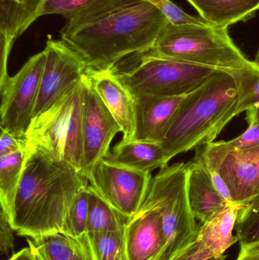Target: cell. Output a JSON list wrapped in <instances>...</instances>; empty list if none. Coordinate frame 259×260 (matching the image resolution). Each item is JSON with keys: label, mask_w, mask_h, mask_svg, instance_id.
Here are the masks:
<instances>
[{"label": "cell", "mask_w": 259, "mask_h": 260, "mask_svg": "<svg viewBox=\"0 0 259 260\" xmlns=\"http://www.w3.org/2000/svg\"><path fill=\"white\" fill-rule=\"evenodd\" d=\"M88 184V177L68 164L30 149L9 219L11 225L26 238L63 233L75 200Z\"/></svg>", "instance_id": "6da1fadb"}, {"label": "cell", "mask_w": 259, "mask_h": 260, "mask_svg": "<svg viewBox=\"0 0 259 260\" xmlns=\"http://www.w3.org/2000/svg\"><path fill=\"white\" fill-rule=\"evenodd\" d=\"M168 22L159 9L141 0L61 38L88 70L107 71L129 55L149 51Z\"/></svg>", "instance_id": "7a4b0ae2"}, {"label": "cell", "mask_w": 259, "mask_h": 260, "mask_svg": "<svg viewBox=\"0 0 259 260\" xmlns=\"http://www.w3.org/2000/svg\"><path fill=\"white\" fill-rule=\"evenodd\" d=\"M238 90L232 73L216 70L185 96L161 142L167 160L214 142L237 117Z\"/></svg>", "instance_id": "3957f363"}, {"label": "cell", "mask_w": 259, "mask_h": 260, "mask_svg": "<svg viewBox=\"0 0 259 260\" xmlns=\"http://www.w3.org/2000/svg\"><path fill=\"white\" fill-rule=\"evenodd\" d=\"M228 30L210 24L168 22L147 53L230 73L256 67L234 44Z\"/></svg>", "instance_id": "277c9868"}, {"label": "cell", "mask_w": 259, "mask_h": 260, "mask_svg": "<svg viewBox=\"0 0 259 260\" xmlns=\"http://www.w3.org/2000/svg\"><path fill=\"white\" fill-rule=\"evenodd\" d=\"M86 77V76H85ZM85 77L33 117L26 133L30 149L83 171L82 138Z\"/></svg>", "instance_id": "5b68a950"}, {"label": "cell", "mask_w": 259, "mask_h": 260, "mask_svg": "<svg viewBox=\"0 0 259 260\" xmlns=\"http://www.w3.org/2000/svg\"><path fill=\"white\" fill-rule=\"evenodd\" d=\"M141 209H155L163 220L166 247L159 260L180 256L199 235L187 193V163L178 162L160 169L153 177Z\"/></svg>", "instance_id": "8992f818"}, {"label": "cell", "mask_w": 259, "mask_h": 260, "mask_svg": "<svg viewBox=\"0 0 259 260\" xmlns=\"http://www.w3.org/2000/svg\"><path fill=\"white\" fill-rule=\"evenodd\" d=\"M137 56L138 62L129 70L113 69L133 96H186L199 88L217 70L147 52Z\"/></svg>", "instance_id": "52a82bcc"}, {"label": "cell", "mask_w": 259, "mask_h": 260, "mask_svg": "<svg viewBox=\"0 0 259 260\" xmlns=\"http://www.w3.org/2000/svg\"><path fill=\"white\" fill-rule=\"evenodd\" d=\"M152 179L151 173L127 168L105 157L88 177L89 184L102 198L130 218L141 209Z\"/></svg>", "instance_id": "ba28073f"}, {"label": "cell", "mask_w": 259, "mask_h": 260, "mask_svg": "<svg viewBox=\"0 0 259 260\" xmlns=\"http://www.w3.org/2000/svg\"><path fill=\"white\" fill-rule=\"evenodd\" d=\"M44 63L43 50L31 56L15 76L0 86L1 128L26 133L33 120Z\"/></svg>", "instance_id": "9c48e42d"}, {"label": "cell", "mask_w": 259, "mask_h": 260, "mask_svg": "<svg viewBox=\"0 0 259 260\" xmlns=\"http://www.w3.org/2000/svg\"><path fill=\"white\" fill-rule=\"evenodd\" d=\"M44 51L45 63L33 118L83 80L88 73L83 58L62 39L50 38Z\"/></svg>", "instance_id": "30bf717a"}, {"label": "cell", "mask_w": 259, "mask_h": 260, "mask_svg": "<svg viewBox=\"0 0 259 260\" xmlns=\"http://www.w3.org/2000/svg\"><path fill=\"white\" fill-rule=\"evenodd\" d=\"M88 75V74H87ZM121 127L85 77L82 138L84 175L89 177L94 166L109 152V146Z\"/></svg>", "instance_id": "8fae6325"}, {"label": "cell", "mask_w": 259, "mask_h": 260, "mask_svg": "<svg viewBox=\"0 0 259 260\" xmlns=\"http://www.w3.org/2000/svg\"><path fill=\"white\" fill-rule=\"evenodd\" d=\"M165 247L161 214L155 209H140L125 229V260H159Z\"/></svg>", "instance_id": "7c38bea8"}, {"label": "cell", "mask_w": 259, "mask_h": 260, "mask_svg": "<svg viewBox=\"0 0 259 260\" xmlns=\"http://www.w3.org/2000/svg\"><path fill=\"white\" fill-rule=\"evenodd\" d=\"M87 77L121 127L123 140L133 139L135 129V102L132 93L120 82L113 70H88Z\"/></svg>", "instance_id": "4fadbf2b"}, {"label": "cell", "mask_w": 259, "mask_h": 260, "mask_svg": "<svg viewBox=\"0 0 259 260\" xmlns=\"http://www.w3.org/2000/svg\"><path fill=\"white\" fill-rule=\"evenodd\" d=\"M141 0H46L38 17L59 15L65 23L61 36L72 33L102 17Z\"/></svg>", "instance_id": "5bb4252c"}, {"label": "cell", "mask_w": 259, "mask_h": 260, "mask_svg": "<svg viewBox=\"0 0 259 260\" xmlns=\"http://www.w3.org/2000/svg\"><path fill=\"white\" fill-rule=\"evenodd\" d=\"M220 173L233 203L243 206L253 200L259 191V145L228 155Z\"/></svg>", "instance_id": "9a60e30c"}, {"label": "cell", "mask_w": 259, "mask_h": 260, "mask_svg": "<svg viewBox=\"0 0 259 260\" xmlns=\"http://www.w3.org/2000/svg\"><path fill=\"white\" fill-rule=\"evenodd\" d=\"M134 97L135 129L133 139L161 143L185 96L138 95Z\"/></svg>", "instance_id": "2e32d148"}, {"label": "cell", "mask_w": 259, "mask_h": 260, "mask_svg": "<svg viewBox=\"0 0 259 260\" xmlns=\"http://www.w3.org/2000/svg\"><path fill=\"white\" fill-rule=\"evenodd\" d=\"M187 193L192 212L201 223L206 222L229 203L216 189L206 168L196 159L187 162Z\"/></svg>", "instance_id": "e0dca14e"}, {"label": "cell", "mask_w": 259, "mask_h": 260, "mask_svg": "<svg viewBox=\"0 0 259 260\" xmlns=\"http://www.w3.org/2000/svg\"><path fill=\"white\" fill-rule=\"evenodd\" d=\"M27 241L36 260H95L87 234L73 237L56 232Z\"/></svg>", "instance_id": "ac0fdd59"}, {"label": "cell", "mask_w": 259, "mask_h": 260, "mask_svg": "<svg viewBox=\"0 0 259 260\" xmlns=\"http://www.w3.org/2000/svg\"><path fill=\"white\" fill-rule=\"evenodd\" d=\"M105 158L142 172L151 173L168 165L162 145L152 141L122 140Z\"/></svg>", "instance_id": "d6986e66"}, {"label": "cell", "mask_w": 259, "mask_h": 260, "mask_svg": "<svg viewBox=\"0 0 259 260\" xmlns=\"http://www.w3.org/2000/svg\"><path fill=\"white\" fill-rule=\"evenodd\" d=\"M46 0H0L1 47L12 50L15 40L39 18Z\"/></svg>", "instance_id": "ffe728a7"}, {"label": "cell", "mask_w": 259, "mask_h": 260, "mask_svg": "<svg viewBox=\"0 0 259 260\" xmlns=\"http://www.w3.org/2000/svg\"><path fill=\"white\" fill-rule=\"evenodd\" d=\"M242 206L228 203L220 212L211 217L206 222L202 223L199 229L198 239L216 256H224L228 249L238 242L234 236L236 222Z\"/></svg>", "instance_id": "44dd1931"}, {"label": "cell", "mask_w": 259, "mask_h": 260, "mask_svg": "<svg viewBox=\"0 0 259 260\" xmlns=\"http://www.w3.org/2000/svg\"><path fill=\"white\" fill-rule=\"evenodd\" d=\"M201 18L220 28L245 21L259 10V0H187Z\"/></svg>", "instance_id": "7402d4cb"}, {"label": "cell", "mask_w": 259, "mask_h": 260, "mask_svg": "<svg viewBox=\"0 0 259 260\" xmlns=\"http://www.w3.org/2000/svg\"><path fill=\"white\" fill-rule=\"evenodd\" d=\"M247 129L240 136L230 141L213 142L196 149L194 159L199 160L209 172L218 171L226 157L236 151L259 145V122L247 120Z\"/></svg>", "instance_id": "603a6c76"}, {"label": "cell", "mask_w": 259, "mask_h": 260, "mask_svg": "<svg viewBox=\"0 0 259 260\" xmlns=\"http://www.w3.org/2000/svg\"><path fill=\"white\" fill-rule=\"evenodd\" d=\"M88 218L87 234L119 232L126 229L130 217L113 207L91 186H88Z\"/></svg>", "instance_id": "cb8c5ba5"}, {"label": "cell", "mask_w": 259, "mask_h": 260, "mask_svg": "<svg viewBox=\"0 0 259 260\" xmlns=\"http://www.w3.org/2000/svg\"><path fill=\"white\" fill-rule=\"evenodd\" d=\"M30 150L20 151L0 157V205L8 219L21 182L24 165Z\"/></svg>", "instance_id": "d4e9b609"}, {"label": "cell", "mask_w": 259, "mask_h": 260, "mask_svg": "<svg viewBox=\"0 0 259 260\" xmlns=\"http://www.w3.org/2000/svg\"><path fill=\"white\" fill-rule=\"evenodd\" d=\"M238 90L236 114L246 113V120L259 122V68L232 72Z\"/></svg>", "instance_id": "484cf974"}, {"label": "cell", "mask_w": 259, "mask_h": 260, "mask_svg": "<svg viewBox=\"0 0 259 260\" xmlns=\"http://www.w3.org/2000/svg\"><path fill=\"white\" fill-rule=\"evenodd\" d=\"M235 230L240 249L259 247V196L242 206Z\"/></svg>", "instance_id": "4316f807"}, {"label": "cell", "mask_w": 259, "mask_h": 260, "mask_svg": "<svg viewBox=\"0 0 259 260\" xmlns=\"http://www.w3.org/2000/svg\"><path fill=\"white\" fill-rule=\"evenodd\" d=\"M124 232L87 234L95 260H125Z\"/></svg>", "instance_id": "83f0119b"}, {"label": "cell", "mask_w": 259, "mask_h": 260, "mask_svg": "<svg viewBox=\"0 0 259 260\" xmlns=\"http://www.w3.org/2000/svg\"><path fill=\"white\" fill-rule=\"evenodd\" d=\"M88 218V193L86 186L78 194L68 212L63 233L73 237L86 235Z\"/></svg>", "instance_id": "f1b7e54d"}, {"label": "cell", "mask_w": 259, "mask_h": 260, "mask_svg": "<svg viewBox=\"0 0 259 260\" xmlns=\"http://www.w3.org/2000/svg\"><path fill=\"white\" fill-rule=\"evenodd\" d=\"M144 1L149 2L151 4L155 6L157 9H159L168 19L169 22L172 24H210L201 17L192 16L186 13L171 0H144Z\"/></svg>", "instance_id": "f546056e"}, {"label": "cell", "mask_w": 259, "mask_h": 260, "mask_svg": "<svg viewBox=\"0 0 259 260\" xmlns=\"http://www.w3.org/2000/svg\"><path fill=\"white\" fill-rule=\"evenodd\" d=\"M25 150H30L27 133L1 128L0 157Z\"/></svg>", "instance_id": "4dcf8cb0"}, {"label": "cell", "mask_w": 259, "mask_h": 260, "mask_svg": "<svg viewBox=\"0 0 259 260\" xmlns=\"http://www.w3.org/2000/svg\"><path fill=\"white\" fill-rule=\"evenodd\" d=\"M226 256H216L200 241L196 240L180 256L174 260H225Z\"/></svg>", "instance_id": "1f68e13d"}, {"label": "cell", "mask_w": 259, "mask_h": 260, "mask_svg": "<svg viewBox=\"0 0 259 260\" xmlns=\"http://www.w3.org/2000/svg\"><path fill=\"white\" fill-rule=\"evenodd\" d=\"M13 228L3 211L0 212V251L2 255H9L14 249L15 238Z\"/></svg>", "instance_id": "d6a6232c"}, {"label": "cell", "mask_w": 259, "mask_h": 260, "mask_svg": "<svg viewBox=\"0 0 259 260\" xmlns=\"http://www.w3.org/2000/svg\"><path fill=\"white\" fill-rule=\"evenodd\" d=\"M236 260H259V247L240 249Z\"/></svg>", "instance_id": "836d02e7"}, {"label": "cell", "mask_w": 259, "mask_h": 260, "mask_svg": "<svg viewBox=\"0 0 259 260\" xmlns=\"http://www.w3.org/2000/svg\"><path fill=\"white\" fill-rule=\"evenodd\" d=\"M9 260H36L34 255L32 253L29 247L22 249L18 253L12 255V257Z\"/></svg>", "instance_id": "e575fe53"}, {"label": "cell", "mask_w": 259, "mask_h": 260, "mask_svg": "<svg viewBox=\"0 0 259 260\" xmlns=\"http://www.w3.org/2000/svg\"><path fill=\"white\" fill-rule=\"evenodd\" d=\"M253 62L259 68V50L258 53H257L256 56H255V60H254Z\"/></svg>", "instance_id": "d590c367"}, {"label": "cell", "mask_w": 259, "mask_h": 260, "mask_svg": "<svg viewBox=\"0 0 259 260\" xmlns=\"http://www.w3.org/2000/svg\"><path fill=\"white\" fill-rule=\"evenodd\" d=\"M258 196H259V191H258V196H257V197H258ZM254 199H255V198H254Z\"/></svg>", "instance_id": "8d00e7d4"}]
</instances>
